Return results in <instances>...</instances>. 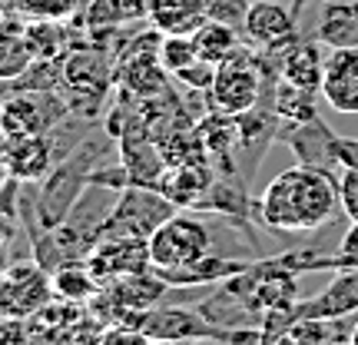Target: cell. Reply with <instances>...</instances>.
Wrapping results in <instances>:
<instances>
[{"instance_id":"1","label":"cell","mask_w":358,"mask_h":345,"mask_svg":"<svg viewBox=\"0 0 358 345\" xmlns=\"http://www.w3.org/2000/svg\"><path fill=\"white\" fill-rule=\"evenodd\" d=\"M256 213L272 232H315L342 213V192L329 169L299 163L262 190Z\"/></svg>"},{"instance_id":"2","label":"cell","mask_w":358,"mask_h":345,"mask_svg":"<svg viewBox=\"0 0 358 345\" xmlns=\"http://www.w3.org/2000/svg\"><path fill=\"white\" fill-rule=\"evenodd\" d=\"M176 213V203L166 192H159L156 186H143V183H129L120 203L100 219L96 226V243L110 239V236H143L150 239V232Z\"/></svg>"},{"instance_id":"3","label":"cell","mask_w":358,"mask_h":345,"mask_svg":"<svg viewBox=\"0 0 358 345\" xmlns=\"http://www.w3.org/2000/svg\"><path fill=\"white\" fill-rule=\"evenodd\" d=\"M262 80H266V66L252 50L236 47V50L216 66V77L209 87V100L219 113H249L259 106V93H262Z\"/></svg>"},{"instance_id":"4","label":"cell","mask_w":358,"mask_h":345,"mask_svg":"<svg viewBox=\"0 0 358 345\" xmlns=\"http://www.w3.org/2000/svg\"><path fill=\"white\" fill-rule=\"evenodd\" d=\"M150 262L156 272H169V269L192 266L196 259L209 256V230L203 226V219L182 216L173 213L169 219H163L153 232H150Z\"/></svg>"},{"instance_id":"5","label":"cell","mask_w":358,"mask_h":345,"mask_svg":"<svg viewBox=\"0 0 358 345\" xmlns=\"http://www.w3.org/2000/svg\"><path fill=\"white\" fill-rule=\"evenodd\" d=\"M116 322H129L146 335V342H182V339H219L229 342V329L209 322L203 312L192 309H123Z\"/></svg>"},{"instance_id":"6","label":"cell","mask_w":358,"mask_h":345,"mask_svg":"<svg viewBox=\"0 0 358 345\" xmlns=\"http://www.w3.org/2000/svg\"><path fill=\"white\" fill-rule=\"evenodd\" d=\"M53 286L40 262H17L0 279V316L3 319H30L47 306Z\"/></svg>"},{"instance_id":"7","label":"cell","mask_w":358,"mask_h":345,"mask_svg":"<svg viewBox=\"0 0 358 345\" xmlns=\"http://www.w3.org/2000/svg\"><path fill=\"white\" fill-rule=\"evenodd\" d=\"M87 266L100 279V286H106L110 279H120V276H129V272H146V269H153L150 243L143 236H110V239H100L87 253Z\"/></svg>"},{"instance_id":"8","label":"cell","mask_w":358,"mask_h":345,"mask_svg":"<svg viewBox=\"0 0 358 345\" xmlns=\"http://www.w3.org/2000/svg\"><path fill=\"white\" fill-rule=\"evenodd\" d=\"M295 10L282 7L275 0H256L243 13V30L249 43H256L259 50H285L295 40Z\"/></svg>"},{"instance_id":"9","label":"cell","mask_w":358,"mask_h":345,"mask_svg":"<svg viewBox=\"0 0 358 345\" xmlns=\"http://www.w3.org/2000/svg\"><path fill=\"white\" fill-rule=\"evenodd\" d=\"M322 100L335 113L358 116V47H335L325 57Z\"/></svg>"},{"instance_id":"10","label":"cell","mask_w":358,"mask_h":345,"mask_svg":"<svg viewBox=\"0 0 358 345\" xmlns=\"http://www.w3.org/2000/svg\"><path fill=\"white\" fill-rule=\"evenodd\" d=\"M358 312V266L338 269L325 289L308 302H295V319H345Z\"/></svg>"},{"instance_id":"11","label":"cell","mask_w":358,"mask_h":345,"mask_svg":"<svg viewBox=\"0 0 358 345\" xmlns=\"http://www.w3.org/2000/svg\"><path fill=\"white\" fill-rule=\"evenodd\" d=\"M40 106H43V93H17V100L3 103L0 106V133H3V140L47 133L60 116H47Z\"/></svg>"},{"instance_id":"12","label":"cell","mask_w":358,"mask_h":345,"mask_svg":"<svg viewBox=\"0 0 358 345\" xmlns=\"http://www.w3.org/2000/svg\"><path fill=\"white\" fill-rule=\"evenodd\" d=\"M322 73H325V57H322L319 40H292L279 60V77L295 83L302 90H319L322 93Z\"/></svg>"},{"instance_id":"13","label":"cell","mask_w":358,"mask_h":345,"mask_svg":"<svg viewBox=\"0 0 358 345\" xmlns=\"http://www.w3.org/2000/svg\"><path fill=\"white\" fill-rule=\"evenodd\" d=\"M285 143L292 146L299 163H306V167L329 169L335 163V133L319 116L306 120V123H292V129L285 133Z\"/></svg>"},{"instance_id":"14","label":"cell","mask_w":358,"mask_h":345,"mask_svg":"<svg viewBox=\"0 0 358 345\" xmlns=\"http://www.w3.org/2000/svg\"><path fill=\"white\" fill-rule=\"evenodd\" d=\"M322 47H358V0H325L315 27Z\"/></svg>"},{"instance_id":"15","label":"cell","mask_w":358,"mask_h":345,"mask_svg":"<svg viewBox=\"0 0 358 345\" xmlns=\"http://www.w3.org/2000/svg\"><path fill=\"white\" fill-rule=\"evenodd\" d=\"M3 160H7V173H10L13 179H20V183L43 179L47 169H50V140H47L43 133L10 140Z\"/></svg>"},{"instance_id":"16","label":"cell","mask_w":358,"mask_h":345,"mask_svg":"<svg viewBox=\"0 0 358 345\" xmlns=\"http://www.w3.org/2000/svg\"><path fill=\"white\" fill-rule=\"evenodd\" d=\"M50 286H53V295L60 299V302H90L93 295H100V279L90 272L87 262H64V266H57L50 272Z\"/></svg>"},{"instance_id":"17","label":"cell","mask_w":358,"mask_h":345,"mask_svg":"<svg viewBox=\"0 0 358 345\" xmlns=\"http://www.w3.org/2000/svg\"><path fill=\"white\" fill-rule=\"evenodd\" d=\"M146 13L163 34H192L203 24V3L199 0H150Z\"/></svg>"},{"instance_id":"18","label":"cell","mask_w":358,"mask_h":345,"mask_svg":"<svg viewBox=\"0 0 358 345\" xmlns=\"http://www.w3.org/2000/svg\"><path fill=\"white\" fill-rule=\"evenodd\" d=\"M34 64V50L27 43L20 24H0V83H13Z\"/></svg>"},{"instance_id":"19","label":"cell","mask_w":358,"mask_h":345,"mask_svg":"<svg viewBox=\"0 0 358 345\" xmlns=\"http://www.w3.org/2000/svg\"><path fill=\"white\" fill-rule=\"evenodd\" d=\"M192 43H196V53L199 60L219 66L226 57H229L236 47H239V37L229 24H219V20H203V24L192 30Z\"/></svg>"},{"instance_id":"20","label":"cell","mask_w":358,"mask_h":345,"mask_svg":"<svg viewBox=\"0 0 358 345\" xmlns=\"http://www.w3.org/2000/svg\"><path fill=\"white\" fill-rule=\"evenodd\" d=\"M27 34V43L34 57L40 60H60L66 53V27L64 20H30L24 27Z\"/></svg>"},{"instance_id":"21","label":"cell","mask_w":358,"mask_h":345,"mask_svg":"<svg viewBox=\"0 0 358 345\" xmlns=\"http://www.w3.org/2000/svg\"><path fill=\"white\" fill-rule=\"evenodd\" d=\"M315 97H319V90H302L279 77V83H275V113L292 120V123L315 120L319 116L315 113Z\"/></svg>"},{"instance_id":"22","label":"cell","mask_w":358,"mask_h":345,"mask_svg":"<svg viewBox=\"0 0 358 345\" xmlns=\"http://www.w3.org/2000/svg\"><path fill=\"white\" fill-rule=\"evenodd\" d=\"M196 60H199V53H196L192 34H163V40H159V64H163L166 73L179 77Z\"/></svg>"},{"instance_id":"23","label":"cell","mask_w":358,"mask_h":345,"mask_svg":"<svg viewBox=\"0 0 358 345\" xmlns=\"http://www.w3.org/2000/svg\"><path fill=\"white\" fill-rule=\"evenodd\" d=\"M80 0H17V10L27 20H70Z\"/></svg>"},{"instance_id":"24","label":"cell","mask_w":358,"mask_h":345,"mask_svg":"<svg viewBox=\"0 0 358 345\" xmlns=\"http://www.w3.org/2000/svg\"><path fill=\"white\" fill-rule=\"evenodd\" d=\"M213 77H216V66L206 64V60H196L192 66H186V70L179 73L182 83H189V87H196V90H209L213 87Z\"/></svg>"},{"instance_id":"25","label":"cell","mask_w":358,"mask_h":345,"mask_svg":"<svg viewBox=\"0 0 358 345\" xmlns=\"http://www.w3.org/2000/svg\"><path fill=\"white\" fill-rule=\"evenodd\" d=\"M335 259H338V269L358 266V223H352V230L345 232V239L338 243V253H335Z\"/></svg>"},{"instance_id":"26","label":"cell","mask_w":358,"mask_h":345,"mask_svg":"<svg viewBox=\"0 0 358 345\" xmlns=\"http://www.w3.org/2000/svg\"><path fill=\"white\" fill-rule=\"evenodd\" d=\"M335 163L342 169H355L358 173V140L335 136Z\"/></svg>"},{"instance_id":"27","label":"cell","mask_w":358,"mask_h":345,"mask_svg":"<svg viewBox=\"0 0 358 345\" xmlns=\"http://www.w3.org/2000/svg\"><path fill=\"white\" fill-rule=\"evenodd\" d=\"M348 342H352V345H358V322H355V325H352V329H348Z\"/></svg>"},{"instance_id":"28","label":"cell","mask_w":358,"mask_h":345,"mask_svg":"<svg viewBox=\"0 0 358 345\" xmlns=\"http://www.w3.org/2000/svg\"><path fill=\"white\" fill-rule=\"evenodd\" d=\"M0 3H3V0H0ZM0 17H3V10H0Z\"/></svg>"},{"instance_id":"29","label":"cell","mask_w":358,"mask_h":345,"mask_svg":"<svg viewBox=\"0 0 358 345\" xmlns=\"http://www.w3.org/2000/svg\"><path fill=\"white\" fill-rule=\"evenodd\" d=\"M13 3H17V0H13Z\"/></svg>"}]
</instances>
